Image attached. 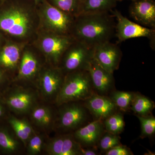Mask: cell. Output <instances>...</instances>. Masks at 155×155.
Returning <instances> with one entry per match:
<instances>
[{"label": "cell", "mask_w": 155, "mask_h": 155, "mask_svg": "<svg viewBox=\"0 0 155 155\" xmlns=\"http://www.w3.org/2000/svg\"><path fill=\"white\" fill-rule=\"evenodd\" d=\"M1 94L8 110L16 114H27L35 107L36 94L28 89L7 87Z\"/></svg>", "instance_id": "obj_9"}, {"label": "cell", "mask_w": 155, "mask_h": 155, "mask_svg": "<svg viewBox=\"0 0 155 155\" xmlns=\"http://www.w3.org/2000/svg\"><path fill=\"white\" fill-rule=\"evenodd\" d=\"M122 53L118 44L110 41L93 48V58L100 66L110 73L119 69Z\"/></svg>", "instance_id": "obj_12"}, {"label": "cell", "mask_w": 155, "mask_h": 155, "mask_svg": "<svg viewBox=\"0 0 155 155\" xmlns=\"http://www.w3.org/2000/svg\"><path fill=\"white\" fill-rule=\"evenodd\" d=\"M37 5L31 0L0 3V31L8 39L31 43L38 30Z\"/></svg>", "instance_id": "obj_1"}, {"label": "cell", "mask_w": 155, "mask_h": 155, "mask_svg": "<svg viewBox=\"0 0 155 155\" xmlns=\"http://www.w3.org/2000/svg\"><path fill=\"white\" fill-rule=\"evenodd\" d=\"M51 5L74 17L79 15L81 0H46Z\"/></svg>", "instance_id": "obj_25"}, {"label": "cell", "mask_w": 155, "mask_h": 155, "mask_svg": "<svg viewBox=\"0 0 155 155\" xmlns=\"http://www.w3.org/2000/svg\"><path fill=\"white\" fill-rule=\"evenodd\" d=\"M10 78L5 71L0 68V93L8 87Z\"/></svg>", "instance_id": "obj_31"}, {"label": "cell", "mask_w": 155, "mask_h": 155, "mask_svg": "<svg viewBox=\"0 0 155 155\" xmlns=\"http://www.w3.org/2000/svg\"><path fill=\"white\" fill-rule=\"evenodd\" d=\"M121 144L119 134L105 131L98 143L97 146L102 152L105 153L112 148Z\"/></svg>", "instance_id": "obj_27"}, {"label": "cell", "mask_w": 155, "mask_h": 155, "mask_svg": "<svg viewBox=\"0 0 155 155\" xmlns=\"http://www.w3.org/2000/svg\"><path fill=\"white\" fill-rule=\"evenodd\" d=\"M103 123L106 131L113 134H119L125 127L123 115L116 112L105 119Z\"/></svg>", "instance_id": "obj_26"}, {"label": "cell", "mask_w": 155, "mask_h": 155, "mask_svg": "<svg viewBox=\"0 0 155 155\" xmlns=\"http://www.w3.org/2000/svg\"><path fill=\"white\" fill-rule=\"evenodd\" d=\"M141 125V137L142 138L150 137L155 132V118L152 115L137 116Z\"/></svg>", "instance_id": "obj_28"}, {"label": "cell", "mask_w": 155, "mask_h": 155, "mask_svg": "<svg viewBox=\"0 0 155 155\" xmlns=\"http://www.w3.org/2000/svg\"><path fill=\"white\" fill-rule=\"evenodd\" d=\"M74 39L71 35L38 31L31 44L41 54L46 64L58 67L64 52Z\"/></svg>", "instance_id": "obj_5"}, {"label": "cell", "mask_w": 155, "mask_h": 155, "mask_svg": "<svg viewBox=\"0 0 155 155\" xmlns=\"http://www.w3.org/2000/svg\"><path fill=\"white\" fill-rule=\"evenodd\" d=\"M110 12L117 21L115 27L117 44L131 38H147L149 39L151 48L155 49V29L144 27L130 21L116 9L111 10Z\"/></svg>", "instance_id": "obj_7"}, {"label": "cell", "mask_w": 155, "mask_h": 155, "mask_svg": "<svg viewBox=\"0 0 155 155\" xmlns=\"http://www.w3.org/2000/svg\"><path fill=\"white\" fill-rule=\"evenodd\" d=\"M9 110L4 101L2 94L0 93V123L5 122L7 120Z\"/></svg>", "instance_id": "obj_32"}, {"label": "cell", "mask_w": 155, "mask_h": 155, "mask_svg": "<svg viewBox=\"0 0 155 155\" xmlns=\"http://www.w3.org/2000/svg\"><path fill=\"white\" fill-rule=\"evenodd\" d=\"M114 17L109 13H89L75 17L71 35L90 47L110 41L115 35Z\"/></svg>", "instance_id": "obj_2"}, {"label": "cell", "mask_w": 155, "mask_h": 155, "mask_svg": "<svg viewBox=\"0 0 155 155\" xmlns=\"http://www.w3.org/2000/svg\"><path fill=\"white\" fill-rule=\"evenodd\" d=\"M95 92L87 70H80L65 74L64 82L56 97L59 106L79 101H85Z\"/></svg>", "instance_id": "obj_3"}, {"label": "cell", "mask_w": 155, "mask_h": 155, "mask_svg": "<svg viewBox=\"0 0 155 155\" xmlns=\"http://www.w3.org/2000/svg\"><path fill=\"white\" fill-rule=\"evenodd\" d=\"M6 40H7V38L0 31V48L5 43Z\"/></svg>", "instance_id": "obj_34"}, {"label": "cell", "mask_w": 155, "mask_h": 155, "mask_svg": "<svg viewBox=\"0 0 155 155\" xmlns=\"http://www.w3.org/2000/svg\"><path fill=\"white\" fill-rule=\"evenodd\" d=\"M117 2L116 0H81L79 15L109 13L116 7Z\"/></svg>", "instance_id": "obj_21"}, {"label": "cell", "mask_w": 155, "mask_h": 155, "mask_svg": "<svg viewBox=\"0 0 155 155\" xmlns=\"http://www.w3.org/2000/svg\"><path fill=\"white\" fill-rule=\"evenodd\" d=\"M31 119L35 125L42 129L49 128L53 124L51 110L44 106L35 107L31 110Z\"/></svg>", "instance_id": "obj_22"}, {"label": "cell", "mask_w": 155, "mask_h": 155, "mask_svg": "<svg viewBox=\"0 0 155 155\" xmlns=\"http://www.w3.org/2000/svg\"><path fill=\"white\" fill-rule=\"evenodd\" d=\"M84 101V107L95 118V120L104 121L116 113L118 108L110 97L96 93L94 94Z\"/></svg>", "instance_id": "obj_18"}, {"label": "cell", "mask_w": 155, "mask_h": 155, "mask_svg": "<svg viewBox=\"0 0 155 155\" xmlns=\"http://www.w3.org/2000/svg\"><path fill=\"white\" fill-rule=\"evenodd\" d=\"M61 108L58 116L57 126L64 131L75 130L81 127L87 119V113L84 106L69 103Z\"/></svg>", "instance_id": "obj_11"}, {"label": "cell", "mask_w": 155, "mask_h": 155, "mask_svg": "<svg viewBox=\"0 0 155 155\" xmlns=\"http://www.w3.org/2000/svg\"><path fill=\"white\" fill-rule=\"evenodd\" d=\"M38 31L71 35L75 17L57 8L46 0L37 5Z\"/></svg>", "instance_id": "obj_4"}, {"label": "cell", "mask_w": 155, "mask_h": 155, "mask_svg": "<svg viewBox=\"0 0 155 155\" xmlns=\"http://www.w3.org/2000/svg\"><path fill=\"white\" fill-rule=\"evenodd\" d=\"M154 103L148 98L135 93L130 109L137 116L150 115L154 108Z\"/></svg>", "instance_id": "obj_23"}, {"label": "cell", "mask_w": 155, "mask_h": 155, "mask_svg": "<svg viewBox=\"0 0 155 155\" xmlns=\"http://www.w3.org/2000/svg\"><path fill=\"white\" fill-rule=\"evenodd\" d=\"M45 143L43 137L35 132L26 144L28 154L35 155L40 153L43 149Z\"/></svg>", "instance_id": "obj_29"}, {"label": "cell", "mask_w": 155, "mask_h": 155, "mask_svg": "<svg viewBox=\"0 0 155 155\" xmlns=\"http://www.w3.org/2000/svg\"><path fill=\"white\" fill-rule=\"evenodd\" d=\"M116 1H117V2H122V1H125V0H116ZM130 1H132V2H133V1H136V0H130Z\"/></svg>", "instance_id": "obj_36"}, {"label": "cell", "mask_w": 155, "mask_h": 155, "mask_svg": "<svg viewBox=\"0 0 155 155\" xmlns=\"http://www.w3.org/2000/svg\"><path fill=\"white\" fill-rule=\"evenodd\" d=\"M12 128L5 124L0 123V153L12 154L19 150L20 143Z\"/></svg>", "instance_id": "obj_19"}, {"label": "cell", "mask_w": 155, "mask_h": 155, "mask_svg": "<svg viewBox=\"0 0 155 155\" xmlns=\"http://www.w3.org/2000/svg\"><path fill=\"white\" fill-rule=\"evenodd\" d=\"M106 155H131L133 153L128 148L120 144L112 148L105 153Z\"/></svg>", "instance_id": "obj_30"}, {"label": "cell", "mask_w": 155, "mask_h": 155, "mask_svg": "<svg viewBox=\"0 0 155 155\" xmlns=\"http://www.w3.org/2000/svg\"><path fill=\"white\" fill-rule=\"evenodd\" d=\"M5 1V0H0V3L3 2H4ZM31 1L34 2H35L36 3V5H38V4H39V3L41 2L44 0H31Z\"/></svg>", "instance_id": "obj_35"}, {"label": "cell", "mask_w": 155, "mask_h": 155, "mask_svg": "<svg viewBox=\"0 0 155 155\" xmlns=\"http://www.w3.org/2000/svg\"><path fill=\"white\" fill-rule=\"evenodd\" d=\"M87 70L89 73L92 84L96 93L106 96L113 91L115 84L113 73L106 71L94 58L90 62Z\"/></svg>", "instance_id": "obj_15"}, {"label": "cell", "mask_w": 155, "mask_h": 155, "mask_svg": "<svg viewBox=\"0 0 155 155\" xmlns=\"http://www.w3.org/2000/svg\"><path fill=\"white\" fill-rule=\"evenodd\" d=\"M81 147L74 136L68 134L51 139L45 143L43 149L51 155H79Z\"/></svg>", "instance_id": "obj_14"}, {"label": "cell", "mask_w": 155, "mask_h": 155, "mask_svg": "<svg viewBox=\"0 0 155 155\" xmlns=\"http://www.w3.org/2000/svg\"><path fill=\"white\" fill-rule=\"evenodd\" d=\"M93 59V48L74 39L64 52L58 67L65 75L77 70H87Z\"/></svg>", "instance_id": "obj_6"}, {"label": "cell", "mask_w": 155, "mask_h": 155, "mask_svg": "<svg viewBox=\"0 0 155 155\" xmlns=\"http://www.w3.org/2000/svg\"><path fill=\"white\" fill-rule=\"evenodd\" d=\"M27 44L7 39L0 48V68L10 77L17 73L22 51Z\"/></svg>", "instance_id": "obj_13"}, {"label": "cell", "mask_w": 155, "mask_h": 155, "mask_svg": "<svg viewBox=\"0 0 155 155\" xmlns=\"http://www.w3.org/2000/svg\"><path fill=\"white\" fill-rule=\"evenodd\" d=\"M81 155H98L97 150L93 148L81 147Z\"/></svg>", "instance_id": "obj_33"}, {"label": "cell", "mask_w": 155, "mask_h": 155, "mask_svg": "<svg viewBox=\"0 0 155 155\" xmlns=\"http://www.w3.org/2000/svg\"><path fill=\"white\" fill-rule=\"evenodd\" d=\"M130 17L140 25L155 29L154 0H136L129 8Z\"/></svg>", "instance_id": "obj_16"}, {"label": "cell", "mask_w": 155, "mask_h": 155, "mask_svg": "<svg viewBox=\"0 0 155 155\" xmlns=\"http://www.w3.org/2000/svg\"><path fill=\"white\" fill-rule=\"evenodd\" d=\"M105 131L103 121L95 120L85 126L76 129L73 136L83 147L95 148Z\"/></svg>", "instance_id": "obj_17"}, {"label": "cell", "mask_w": 155, "mask_h": 155, "mask_svg": "<svg viewBox=\"0 0 155 155\" xmlns=\"http://www.w3.org/2000/svg\"><path fill=\"white\" fill-rule=\"evenodd\" d=\"M17 137L26 147L28 140L35 133L30 123L25 119L13 116H8L6 120Z\"/></svg>", "instance_id": "obj_20"}, {"label": "cell", "mask_w": 155, "mask_h": 155, "mask_svg": "<svg viewBox=\"0 0 155 155\" xmlns=\"http://www.w3.org/2000/svg\"><path fill=\"white\" fill-rule=\"evenodd\" d=\"M135 94L132 92L112 91L110 98L117 108L126 111L130 109Z\"/></svg>", "instance_id": "obj_24"}, {"label": "cell", "mask_w": 155, "mask_h": 155, "mask_svg": "<svg viewBox=\"0 0 155 155\" xmlns=\"http://www.w3.org/2000/svg\"><path fill=\"white\" fill-rule=\"evenodd\" d=\"M64 77L65 74L59 67L45 64L36 80L44 98L56 99L64 82Z\"/></svg>", "instance_id": "obj_10"}, {"label": "cell", "mask_w": 155, "mask_h": 155, "mask_svg": "<svg viewBox=\"0 0 155 155\" xmlns=\"http://www.w3.org/2000/svg\"><path fill=\"white\" fill-rule=\"evenodd\" d=\"M45 64L44 59L31 44L25 45L14 80L21 82L36 81L39 72Z\"/></svg>", "instance_id": "obj_8"}]
</instances>
